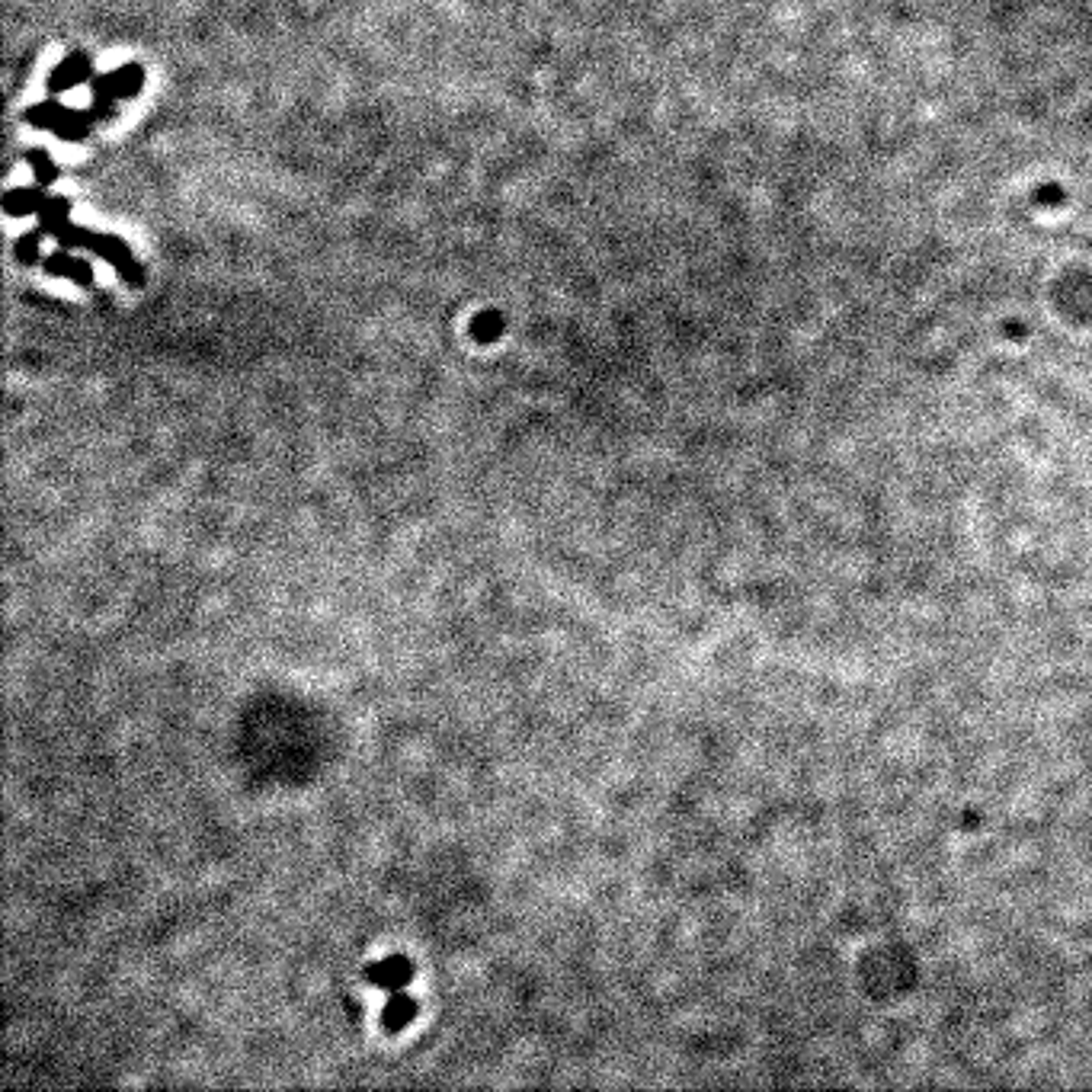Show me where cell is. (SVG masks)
Masks as SVG:
<instances>
[{"instance_id":"6da1fadb","label":"cell","mask_w":1092,"mask_h":1092,"mask_svg":"<svg viewBox=\"0 0 1092 1092\" xmlns=\"http://www.w3.org/2000/svg\"><path fill=\"white\" fill-rule=\"evenodd\" d=\"M414 1013H417V1006H414V1000H410V996H395V1000H391V1006L385 1009L387 1029H401L404 1022L414 1019Z\"/></svg>"},{"instance_id":"7a4b0ae2","label":"cell","mask_w":1092,"mask_h":1092,"mask_svg":"<svg viewBox=\"0 0 1092 1092\" xmlns=\"http://www.w3.org/2000/svg\"><path fill=\"white\" fill-rule=\"evenodd\" d=\"M84 77H87V58H70V62H64V68L58 70V74H52L48 84H52L55 90H62V87H68V84H74V80H84Z\"/></svg>"},{"instance_id":"3957f363","label":"cell","mask_w":1092,"mask_h":1092,"mask_svg":"<svg viewBox=\"0 0 1092 1092\" xmlns=\"http://www.w3.org/2000/svg\"><path fill=\"white\" fill-rule=\"evenodd\" d=\"M372 978L379 980V984H385V986H401L407 978H410V968H407L404 961H385L381 968L372 970Z\"/></svg>"},{"instance_id":"277c9868","label":"cell","mask_w":1092,"mask_h":1092,"mask_svg":"<svg viewBox=\"0 0 1092 1092\" xmlns=\"http://www.w3.org/2000/svg\"><path fill=\"white\" fill-rule=\"evenodd\" d=\"M48 266H58L55 273H70V276H74V279L90 282V273H87V266H84V263H70V260H64V256H58V260H52V263H48Z\"/></svg>"},{"instance_id":"5b68a950","label":"cell","mask_w":1092,"mask_h":1092,"mask_svg":"<svg viewBox=\"0 0 1092 1092\" xmlns=\"http://www.w3.org/2000/svg\"><path fill=\"white\" fill-rule=\"evenodd\" d=\"M475 334L481 336V340H484V336L500 334V317H497V314H481V317L475 321Z\"/></svg>"}]
</instances>
